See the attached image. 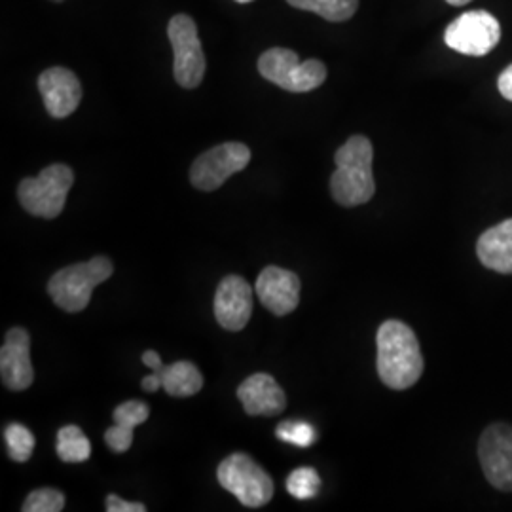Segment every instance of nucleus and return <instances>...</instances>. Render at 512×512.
<instances>
[{
	"mask_svg": "<svg viewBox=\"0 0 512 512\" xmlns=\"http://www.w3.org/2000/svg\"><path fill=\"white\" fill-rule=\"evenodd\" d=\"M376 346L378 374L387 387L403 391L418 384L423 374V357L414 330L401 321H385L378 330Z\"/></svg>",
	"mask_w": 512,
	"mask_h": 512,
	"instance_id": "1",
	"label": "nucleus"
},
{
	"mask_svg": "<svg viewBox=\"0 0 512 512\" xmlns=\"http://www.w3.org/2000/svg\"><path fill=\"white\" fill-rule=\"evenodd\" d=\"M336 171L330 177V194L342 207H357L370 202L376 183L372 173L374 148L365 135H353L338 148Z\"/></svg>",
	"mask_w": 512,
	"mask_h": 512,
	"instance_id": "2",
	"label": "nucleus"
},
{
	"mask_svg": "<svg viewBox=\"0 0 512 512\" xmlns=\"http://www.w3.org/2000/svg\"><path fill=\"white\" fill-rule=\"evenodd\" d=\"M114 272L107 256H95L88 262L59 270L48 283V293L61 310L78 313L86 310L93 289L105 283Z\"/></svg>",
	"mask_w": 512,
	"mask_h": 512,
	"instance_id": "3",
	"label": "nucleus"
},
{
	"mask_svg": "<svg viewBox=\"0 0 512 512\" xmlns=\"http://www.w3.org/2000/svg\"><path fill=\"white\" fill-rule=\"evenodd\" d=\"M73 183V169L69 165H48L38 177L23 179L19 183V203L35 217L55 219L61 215Z\"/></svg>",
	"mask_w": 512,
	"mask_h": 512,
	"instance_id": "4",
	"label": "nucleus"
},
{
	"mask_svg": "<svg viewBox=\"0 0 512 512\" xmlns=\"http://www.w3.org/2000/svg\"><path fill=\"white\" fill-rule=\"evenodd\" d=\"M258 71L285 92H311L327 80V67L319 59L300 61L298 54L287 48H272L260 55Z\"/></svg>",
	"mask_w": 512,
	"mask_h": 512,
	"instance_id": "5",
	"label": "nucleus"
},
{
	"mask_svg": "<svg viewBox=\"0 0 512 512\" xmlns=\"http://www.w3.org/2000/svg\"><path fill=\"white\" fill-rule=\"evenodd\" d=\"M220 486L236 495L245 507H262L274 497V480L247 454H232L217 471Z\"/></svg>",
	"mask_w": 512,
	"mask_h": 512,
	"instance_id": "6",
	"label": "nucleus"
},
{
	"mask_svg": "<svg viewBox=\"0 0 512 512\" xmlns=\"http://www.w3.org/2000/svg\"><path fill=\"white\" fill-rule=\"evenodd\" d=\"M167 35L175 55V61H173L175 80L186 90L198 88L205 76L207 63H205L196 21L186 14L173 16L167 27Z\"/></svg>",
	"mask_w": 512,
	"mask_h": 512,
	"instance_id": "7",
	"label": "nucleus"
},
{
	"mask_svg": "<svg viewBox=\"0 0 512 512\" xmlns=\"http://www.w3.org/2000/svg\"><path fill=\"white\" fill-rule=\"evenodd\" d=\"M501 40L499 21L486 10L465 12L454 19L446 31L444 42L450 50L471 57L488 55Z\"/></svg>",
	"mask_w": 512,
	"mask_h": 512,
	"instance_id": "8",
	"label": "nucleus"
},
{
	"mask_svg": "<svg viewBox=\"0 0 512 512\" xmlns=\"http://www.w3.org/2000/svg\"><path fill=\"white\" fill-rule=\"evenodd\" d=\"M251 162V150L243 143H224L203 152L190 169V181L203 192H213Z\"/></svg>",
	"mask_w": 512,
	"mask_h": 512,
	"instance_id": "9",
	"label": "nucleus"
},
{
	"mask_svg": "<svg viewBox=\"0 0 512 512\" xmlns=\"http://www.w3.org/2000/svg\"><path fill=\"white\" fill-rule=\"evenodd\" d=\"M478 458L488 482L501 492H512V425H490L478 440Z\"/></svg>",
	"mask_w": 512,
	"mask_h": 512,
	"instance_id": "10",
	"label": "nucleus"
},
{
	"mask_svg": "<svg viewBox=\"0 0 512 512\" xmlns=\"http://www.w3.org/2000/svg\"><path fill=\"white\" fill-rule=\"evenodd\" d=\"M0 376L10 391H25L35 380L31 363V336L21 327L8 330L0 349Z\"/></svg>",
	"mask_w": 512,
	"mask_h": 512,
	"instance_id": "11",
	"label": "nucleus"
},
{
	"mask_svg": "<svg viewBox=\"0 0 512 512\" xmlns=\"http://www.w3.org/2000/svg\"><path fill=\"white\" fill-rule=\"evenodd\" d=\"M253 313V291L251 285L239 277L228 275L220 281L215 294V317L220 327L232 332L245 329Z\"/></svg>",
	"mask_w": 512,
	"mask_h": 512,
	"instance_id": "12",
	"label": "nucleus"
},
{
	"mask_svg": "<svg viewBox=\"0 0 512 512\" xmlns=\"http://www.w3.org/2000/svg\"><path fill=\"white\" fill-rule=\"evenodd\" d=\"M260 302L274 315H289L300 302V279L294 272L279 266L264 268L255 285Z\"/></svg>",
	"mask_w": 512,
	"mask_h": 512,
	"instance_id": "13",
	"label": "nucleus"
},
{
	"mask_svg": "<svg viewBox=\"0 0 512 512\" xmlns=\"http://www.w3.org/2000/svg\"><path fill=\"white\" fill-rule=\"evenodd\" d=\"M38 90L46 110L54 118H67L82 101V86L76 74L65 67H52L40 74Z\"/></svg>",
	"mask_w": 512,
	"mask_h": 512,
	"instance_id": "14",
	"label": "nucleus"
},
{
	"mask_svg": "<svg viewBox=\"0 0 512 512\" xmlns=\"http://www.w3.org/2000/svg\"><path fill=\"white\" fill-rule=\"evenodd\" d=\"M238 397L249 416H277L287 408L285 391L274 376L258 372L239 385Z\"/></svg>",
	"mask_w": 512,
	"mask_h": 512,
	"instance_id": "15",
	"label": "nucleus"
},
{
	"mask_svg": "<svg viewBox=\"0 0 512 512\" xmlns=\"http://www.w3.org/2000/svg\"><path fill=\"white\" fill-rule=\"evenodd\" d=\"M476 255L497 274H512V219L484 232L476 243Z\"/></svg>",
	"mask_w": 512,
	"mask_h": 512,
	"instance_id": "16",
	"label": "nucleus"
},
{
	"mask_svg": "<svg viewBox=\"0 0 512 512\" xmlns=\"http://www.w3.org/2000/svg\"><path fill=\"white\" fill-rule=\"evenodd\" d=\"M148 406L141 401L122 403L114 410V427L105 433V442L114 454L128 452L133 444V429L148 420Z\"/></svg>",
	"mask_w": 512,
	"mask_h": 512,
	"instance_id": "17",
	"label": "nucleus"
},
{
	"mask_svg": "<svg viewBox=\"0 0 512 512\" xmlns=\"http://www.w3.org/2000/svg\"><path fill=\"white\" fill-rule=\"evenodd\" d=\"M160 376L162 387L171 397H192L203 387L202 372L188 361H177L173 365L160 366L152 370Z\"/></svg>",
	"mask_w": 512,
	"mask_h": 512,
	"instance_id": "18",
	"label": "nucleus"
},
{
	"mask_svg": "<svg viewBox=\"0 0 512 512\" xmlns=\"http://www.w3.org/2000/svg\"><path fill=\"white\" fill-rule=\"evenodd\" d=\"M57 456L65 463H82L92 456L90 439L76 425H65L57 433Z\"/></svg>",
	"mask_w": 512,
	"mask_h": 512,
	"instance_id": "19",
	"label": "nucleus"
},
{
	"mask_svg": "<svg viewBox=\"0 0 512 512\" xmlns=\"http://www.w3.org/2000/svg\"><path fill=\"white\" fill-rule=\"evenodd\" d=\"M298 10L313 12L327 21H348L355 16L359 8V0H287Z\"/></svg>",
	"mask_w": 512,
	"mask_h": 512,
	"instance_id": "20",
	"label": "nucleus"
},
{
	"mask_svg": "<svg viewBox=\"0 0 512 512\" xmlns=\"http://www.w3.org/2000/svg\"><path fill=\"white\" fill-rule=\"evenodd\" d=\"M4 440L10 458L18 463H25L33 456L35 450V435L21 423H10L4 429Z\"/></svg>",
	"mask_w": 512,
	"mask_h": 512,
	"instance_id": "21",
	"label": "nucleus"
},
{
	"mask_svg": "<svg viewBox=\"0 0 512 512\" xmlns=\"http://www.w3.org/2000/svg\"><path fill=\"white\" fill-rule=\"evenodd\" d=\"M319 488H321V478L311 467H300L287 478V492L300 501L315 497L319 494Z\"/></svg>",
	"mask_w": 512,
	"mask_h": 512,
	"instance_id": "22",
	"label": "nucleus"
},
{
	"mask_svg": "<svg viewBox=\"0 0 512 512\" xmlns=\"http://www.w3.org/2000/svg\"><path fill=\"white\" fill-rule=\"evenodd\" d=\"M65 507V495L54 488H40L25 499V512H59Z\"/></svg>",
	"mask_w": 512,
	"mask_h": 512,
	"instance_id": "23",
	"label": "nucleus"
},
{
	"mask_svg": "<svg viewBox=\"0 0 512 512\" xmlns=\"http://www.w3.org/2000/svg\"><path fill=\"white\" fill-rule=\"evenodd\" d=\"M275 435H277V439L283 440V442L306 448V446L313 444V440H315V429L304 421H283L277 427Z\"/></svg>",
	"mask_w": 512,
	"mask_h": 512,
	"instance_id": "24",
	"label": "nucleus"
},
{
	"mask_svg": "<svg viewBox=\"0 0 512 512\" xmlns=\"http://www.w3.org/2000/svg\"><path fill=\"white\" fill-rule=\"evenodd\" d=\"M107 511L109 512H145L147 507L143 503H129L116 494L107 497Z\"/></svg>",
	"mask_w": 512,
	"mask_h": 512,
	"instance_id": "25",
	"label": "nucleus"
},
{
	"mask_svg": "<svg viewBox=\"0 0 512 512\" xmlns=\"http://www.w3.org/2000/svg\"><path fill=\"white\" fill-rule=\"evenodd\" d=\"M497 88H499V93H501L507 101H512V65H509L503 73L499 74V78H497Z\"/></svg>",
	"mask_w": 512,
	"mask_h": 512,
	"instance_id": "26",
	"label": "nucleus"
},
{
	"mask_svg": "<svg viewBox=\"0 0 512 512\" xmlns=\"http://www.w3.org/2000/svg\"><path fill=\"white\" fill-rule=\"evenodd\" d=\"M141 387L148 391V393H154V391H158L160 387H162V380H160V376L156 374V372H152L150 376L147 378H143V382H141Z\"/></svg>",
	"mask_w": 512,
	"mask_h": 512,
	"instance_id": "27",
	"label": "nucleus"
},
{
	"mask_svg": "<svg viewBox=\"0 0 512 512\" xmlns=\"http://www.w3.org/2000/svg\"><path fill=\"white\" fill-rule=\"evenodd\" d=\"M141 359H143V363H145V365H147L150 370H156V368L164 366L162 365V359H160V355H158L156 351H152V349H150V351H145Z\"/></svg>",
	"mask_w": 512,
	"mask_h": 512,
	"instance_id": "28",
	"label": "nucleus"
},
{
	"mask_svg": "<svg viewBox=\"0 0 512 512\" xmlns=\"http://www.w3.org/2000/svg\"><path fill=\"white\" fill-rule=\"evenodd\" d=\"M450 6H465V4H469V2H473V0H446Z\"/></svg>",
	"mask_w": 512,
	"mask_h": 512,
	"instance_id": "29",
	"label": "nucleus"
},
{
	"mask_svg": "<svg viewBox=\"0 0 512 512\" xmlns=\"http://www.w3.org/2000/svg\"><path fill=\"white\" fill-rule=\"evenodd\" d=\"M236 2H241V4H245V2H253V0H236Z\"/></svg>",
	"mask_w": 512,
	"mask_h": 512,
	"instance_id": "30",
	"label": "nucleus"
},
{
	"mask_svg": "<svg viewBox=\"0 0 512 512\" xmlns=\"http://www.w3.org/2000/svg\"><path fill=\"white\" fill-rule=\"evenodd\" d=\"M55 2H59V0H55Z\"/></svg>",
	"mask_w": 512,
	"mask_h": 512,
	"instance_id": "31",
	"label": "nucleus"
}]
</instances>
